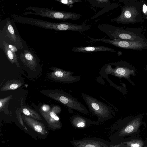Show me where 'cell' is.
<instances>
[{
    "label": "cell",
    "instance_id": "d6986e66",
    "mask_svg": "<svg viewBox=\"0 0 147 147\" xmlns=\"http://www.w3.org/2000/svg\"><path fill=\"white\" fill-rule=\"evenodd\" d=\"M8 45L10 49L12 51L15 52L17 51V49L14 45H11L8 43Z\"/></svg>",
    "mask_w": 147,
    "mask_h": 147
},
{
    "label": "cell",
    "instance_id": "2e32d148",
    "mask_svg": "<svg viewBox=\"0 0 147 147\" xmlns=\"http://www.w3.org/2000/svg\"><path fill=\"white\" fill-rule=\"evenodd\" d=\"M22 111L26 115L32 117L36 119L42 120L40 115L36 112L30 109L24 108L23 109Z\"/></svg>",
    "mask_w": 147,
    "mask_h": 147
},
{
    "label": "cell",
    "instance_id": "5b68a950",
    "mask_svg": "<svg viewBox=\"0 0 147 147\" xmlns=\"http://www.w3.org/2000/svg\"><path fill=\"white\" fill-rule=\"evenodd\" d=\"M53 71L49 75L50 78L55 81L64 83H72L79 81L81 77L74 76V73L69 71H66L56 67H52Z\"/></svg>",
    "mask_w": 147,
    "mask_h": 147
},
{
    "label": "cell",
    "instance_id": "cb8c5ba5",
    "mask_svg": "<svg viewBox=\"0 0 147 147\" xmlns=\"http://www.w3.org/2000/svg\"><path fill=\"white\" fill-rule=\"evenodd\" d=\"M61 2L64 4H67L68 3V0H61Z\"/></svg>",
    "mask_w": 147,
    "mask_h": 147
},
{
    "label": "cell",
    "instance_id": "4fadbf2b",
    "mask_svg": "<svg viewBox=\"0 0 147 147\" xmlns=\"http://www.w3.org/2000/svg\"><path fill=\"white\" fill-rule=\"evenodd\" d=\"M3 47L4 52L9 61L12 64L15 63L17 67H19L16 55L14 52L12 51L8 47V43L5 41L3 42Z\"/></svg>",
    "mask_w": 147,
    "mask_h": 147
},
{
    "label": "cell",
    "instance_id": "d4e9b609",
    "mask_svg": "<svg viewBox=\"0 0 147 147\" xmlns=\"http://www.w3.org/2000/svg\"><path fill=\"white\" fill-rule=\"evenodd\" d=\"M146 71H147V63L146 65Z\"/></svg>",
    "mask_w": 147,
    "mask_h": 147
},
{
    "label": "cell",
    "instance_id": "9a60e30c",
    "mask_svg": "<svg viewBox=\"0 0 147 147\" xmlns=\"http://www.w3.org/2000/svg\"><path fill=\"white\" fill-rule=\"evenodd\" d=\"M22 84V83L19 80H11L7 82L1 89L2 90H15L21 86Z\"/></svg>",
    "mask_w": 147,
    "mask_h": 147
},
{
    "label": "cell",
    "instance_id": "8fae6325",
    "mask_svg": "<svg viewBox=\"0 0 147 147\" xmlns=\"http://www.w3.org/2000/svg\"><path fill=\"white\" fill-rule=\"evenodd\" d=\"M24 120L32 129L42 135H45L47 132L42 123L28 117H25Z\"/></svg>",
    "mask_w": 147,
    "mask_h": 147
},
{
    "label": "cell",
    "instance_id": "52a82bcc",
    "mask_svg": "<svg viewBox=\"0 0 147 147\" xmlns=\"http://www.w3.org/2000/svg\"><path fill=\"white\" fill-rule=\"evenodd\" d=\"M37 14L61 20L70 19L74 20L79 18L81 16L79 14L71 12L63 11H56L46 10L38 11Z\"/></svg>",
    "mask_w": 147,
    "mask_h": 147
},
{
    "label": "cell",
    "instance_id": "8992f818",
    "mask_svg": "<svg viewBox=\"0 0 147 147\" xmlns=\"http://www.w3.org/2000/svg\"><path fill=\"white\" fill-rule=\"evenodd\" d=\"M70 143L76 147H110L111 142L97 138H86L70 141Z\"/></svg>",
    "mask_w": 147,
    "mask_h": 147
},
{
    "label": "cell",
    "instance_id": "3957f363",
    "mask_svg": "<svg viewBox=\"0 0 147 147\" xmlns=\"http://www.w3.org/2000/svg\"><path fill=\"white\" fill-rule=\"evenodd\" d=\"M91 40V42L101 41L125 49L142 50L147 49V41H132L119 39L112 40L104 38L95 39L84 34Z\"/></svg>",
    "mask_w": 147,
    "mask_h": 147
},
{
    "label": "cell",
    "instance_id": "7c38bea8",
    "mask_svg": "<svg viewBox=\"0 0 147 147\" xmlns=\"http://www.w3.org/2000/svg\"><path fill=\"white\" fill-rule=\"evenodd\" d=\"M6 33L7 37L14 45L19 47L20 48H22L20 38L18 36L16 35L13 28L11 24L8 25Z\"/></svg>",
    "mask_w": 147,
    "mask_h": 147
},
{
    "label": "cell",
    "instance_id": "ac0fdd59",
    "mask_svg": "<svg viewBox=\"0 0 147 147\" xmlns=\"http://www.w3.org/2000/svg\"><path fill=\"white\" fill-rule=\"evenodd\" d=\"M134 129V127L131 125H129L126 127L125 129V131L127 133L132 132Z\"/></svg>",
    "mask_w": 147,
    "mask_h": 147
},
{
    "label": "cell",
    "instance_id": "5bb4252c",
    "mask_svg": "<svg viewBox=\"0 0 147 147\" xmlns=\"http://www.w3.org/2000/svg\"><path fill=\"white\" fill-rule=\"evenodd\" d=\"M136 11L131 7H128L125 9L120 16V20L123 22H127L131 21V19L133 18L136 15Z\"/></svg>",
    "mask_w": 147,
    "mask_h": 147
},
{
    "label": "cell",
    "instance_id": "7402d4cb",
    "mask_svg": "<svg viewBox=\"0 0 147 147\" xmlns=\"http://www.w3.org/2000/svg\"><path fill=\"white\" fill-rule=\"evenodd\" d=\"M49 108V106L47 105H45L42 107V110L45 111H48Z\"/></svg>",
    "mask_w": 147,
    "mask_h": 147
},
{
    "label": "cell",
    "instance_id": "277c9868",
    "mask_svg": "<svg viewBox=\"0 0 147 147\" xmlns=\"http://www.w3.org/2000/svg\"><path fill=\"white\" fill-rule=\"evenodd\" d=\"M111 39H119L132 41H147V39L140 32L125 30L118 28L103 30Z\"/></svg>",
    "mask_w": 147,
    "mask_h": 147
},
{
    "label": "cell",
    "instance_id": "ffe728a7",
    "mask_svg": "<svg viewBox=\"0 0 147 147\" xmlns=\"http://www.w3.org/2000/svg\"><path fill=\"white\" fill-rule=\"evenodd\" d=\"M10 97H8L3 99H1L0 101V107L1 108L2 107L4 103L6 102L7 100H8Z\"/></svg>",
    "mask_w": 147,
    "mask_h": 147
},
{
    "label": "cell",
    "instance_id": "e0dca14e",
    "mask_svg": "<svg viewBox=\"0 0 147 147\" xmlns=\"http://www.w3.org/2000/svg\"><path fill=\"white\" fill-rule=\"evenodd\" d=\"M49 115L50 116L52 117L55 120L59 121V119L57 115L53 112H50Z\"/></svg>",
    "mask_w": 147,
    "mask_h": 147
},
{
    "label": "cell",
    "instance_id": "44dd1931",
    "mask_svg": "<svg viewBox=\"0 0 147 147\" xmlns=\"http://www.w3.org/2000/svg\"><path fill=\"white\" fill-rule=\"evenodd\" d=\"M142 11L145 15H147V6L145 4L143 5Z\"/></svg>",
    "mask_w": 147,
    "mask_h": 147
},
{
    "label": "cell",
    "instance_id": "9c48e42d",
    "mask_svg": "<svg viewBox=\"0 0 147 147\" xmlns=\"http://www.w3.org/2000/svg\"><path fill=\"white\" fill-rule=\"evenodd\" d=\"M20 59L23 63L31 70L35 71L37 68L36 59L33 54L28 50L20 54Z\"/></svg>",
    "mask_w": 147,
    "mask_h": 147
},
{
    "label": "cell",
    "instance_id": "6da1fadb",
    "mask_svg": "<svg viewBox=\"0 0 147 147\" xmlns=\"http://www.w3.org/2000/svg\"><path fill=\"white\" fill-rule=\"evenodd\" d=\"M82 97L89 111L96 116L99 122L109 120L114 115V113L109 106L93 96L82 93Z\"/></svg>",
    "mask_w": 147,
    "mask_h": 147
},
{
    "label": "cell",
    "instance_id": "484cf974",
    "mask_svg": "<svg viewBox=\"0 0 147 147\" xmlns=\"http://www.w3.org/2000/svg\"><path fill=\"white\" fill-rule=\"evenodd\" d=\"M100 0V1H102V0Z\"/></svg>",
    "mask_w": 147,
    "mask_h": 147
},
{
    "label": "cell",
    "instance_id": "ba28073f",
    "mask_svg": "<svg viewBox=\"0 0 147 147\" xmlns=\"http://www.w3.org/2000/svg\"><path fill=\"white\" fill-rule=\"evenodd\" d=\"M70 122L72 126L75 128H85L92 125L99 124L98 121L87 118L78 114L72 116L70 118Z\"/></svg>",
    "mask_w": 147,
    "mask_h": 147
},
{
    "label": "cell",
    "instance_id": "30bf717a",
    "mask_svg": "<svg viewBox=\"0 0 147 147\" xmlns=\"http://www.w3.org/2000/svg\"><path fill=\"white\" fill-rule=\"evenodd\" d=\"M71 51L74 52L82 53L115 52V50L113 49L103 46L75 47L72 48Z\"/></svg>",
    "mask_w": 147,
    "mask_h": 147
},
{
    "label": "cell",
    "instance_id": "603a6c76",
    "mask_svg": "<svg viewBox=\"0 0 147 147\" xmlns=\"http://www.w3.org/2000/svg\"><path fill=\"white\" fill-rule=\"evenodd\" d=\"M131 147H140L139 144H133L131 145Z\"/></svg>",
    "mask_w": 147,
    "mask_h": 147
},
{
    "label": "cell",
    "instance_id": "7a4b0ae2",
    "mask_svg": "<svg viewBox=\"0 0 147 147\" xmlns=\"http://www.w3.org/2000/svg\"><path fill=\"white\" fill-rule=\"evenodd\" d=\"M115 66L113 67L109 63L106 64L105 72L119 78H124L130 80V76H136V70L135 67L129 63L124 61L111 63Z\"/></svg>",
    "mask_w": 147,
    "mask_h": 147
}]
</instances>
